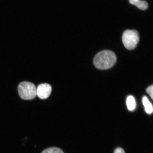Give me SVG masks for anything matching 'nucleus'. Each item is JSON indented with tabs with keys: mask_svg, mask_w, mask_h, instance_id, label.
<instances>
[{
	"mask_svg": "<svg viewBox=\"0 0 153 153\" xmlns=\"http://www.w3.org/2000/svg\"><path fill=\"white\" fill-rule=\"evenodd\" d=\"M117 61L114 52L103 50L97 53L94 59V64L97 69L105 70L112 67Z\"/></svg>",
	"mask_w": 153,
	"mask_h": 153,
	"instance_id": "1",
	"label": "nucleus"
},
{
	"mask_svg": "<svg viewBox=\"0 0 153 153\" xmlns=\"http://www.w3.org/2000/svg\"><path fill=\"white\" fill-rule=\"evenodd\" d=\"M19 96L23 100H31L36 97L37 95V88L31 82H23L18 86Z\"/></svg>",
	"mask_w": 153,
	"mask_h": 153,
	"instance_id": "2",
	"label": "nucleus"
},
{
	"mask_svg": "<svg viewBox=\"0 0 153 153\" xmlns=\"http://www.w3.org/2000/svg\"><path fill=\"white\" fill-rule=\"evenodd\" d=\"M139 40V34L137 30H127L123 35V42L125 47L128 50L135 49Z\"/></svg>",
	"mask_w": 153,
	"mask_h": 153,
	"instance_id": "3",
	"label": "nucleus"
},
{
	"mask_svg": "<svg viewBox=\"0 0 153 153\" xmlns=\"http://www.w3.org/2000/svg\"><path fill=\"white\" fill-rule=\"evenodd\" d=\"M52 91L51 85L47 83L40 84L37 88V95L41 99L48 98Z\"/></svg>",
	"mask_w": 153,
	"mask_h": 153,
	"instance_id": "4",
	"label": "nucleus"
},
{
	"mask_svg": "<svg viewBox=\"0 0 153 153\" xmlns=\"http://www.w3.org/2000/svg\"><path fill=\"white\" fill-rule=\"evenodd\" d=\"M131 4L136 6L140 10H146L148 8V4L146 1L142 0H129Z\"/></svg>",
	"mask_w": 153,
	"mask_h": 153,
	"instance_id": "5",
	"label": "nucleus"
},
{
	"mask_svg": "<svg viewBox=\"0 0 153 153\" xmlns=\"http://www.w3.org/2000/svg\"><path fill=\"white\" fill-rule=\"evenodd\" d=\"M143 103L146 112L148 114H152L153 111L152 105L149 101L147 97L144 96L143 97Z\"/></svg>",
	"mask_w": 153,
	"mask_h": 153,
	"instance_id": "6",
	"label": "nucleus"
},
{
	"mask_svg": "<svg viewBox=\"0 0 153 153\" xmlns=\"http://www.w3.org/2000/svg\"><path fill=\"white\" fill-rule=\"evenodd\" d=\"M127 106L128 110L132 111L135 109L136 106L135 100L132 96H129L126 100Z\"/></svg>",
	"mask_w": 153,
	"mask_h": 153,
	"instance_id": "7",
	"label": "nucleus"
},
{
	"mask_svg": "<svg viewBox=\"0 0 153 153\" xmlns=\"http://www.w3.org/2000/svg\"><path fill=\"white\" fill-rule=\"evenodd\" d=\"M42 153H64L63 151L59 148L52 147L46 149Z\"/></svg>",
	"mask_w": 153,
	"mask_h": 153,
	"instance_id": "8",
	"label": "nucleus"
},
{
	"mask_svg": "<svg viewBox=\"0 0 153 153\" xmlns=\"http://www.w3.org/2000/svg\"><path fill=\"white\" fill-rule=\"evenodd\" d=\"M146 92L150 96L151 98L153 99V85L149 86L146 89Z\"/></svg>",
	"mask_w": 153,
	"mask_h": 153,
	"instance_id": "9",
	"label": "nucleus"
},
{
	"mask_svg": "<svg viewBox=\"0 0 153 153\" xmlns=\"http://www.w3.org/2000/svg\"><path fill=\"white\" fill-rule=\"evenodd\" d=\"M114 153H125L123 149L121 148H118L116 149L114 151Z\"/></svg>",
	"mask_w": 153,
	"mask_h": 153,
	"instance_id": "10",
	"label": "nucleus"
}]
</instances>
